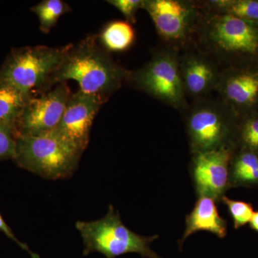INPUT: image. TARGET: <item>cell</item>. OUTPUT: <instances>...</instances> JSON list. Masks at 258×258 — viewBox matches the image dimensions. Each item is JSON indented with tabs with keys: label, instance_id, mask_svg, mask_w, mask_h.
I'll use <instances>...</instances> for the list:
<instances>
[{
	"label": "cell",
	"instance_id": "cell-1",
	"mask_svg": "<svg viewBox=\"0 0 258 258\" xmlns=\"http://www.w3.org/2000/svg\"><path fill=\"white\" fill-rule=\"evenodd\" d=\"M130 72L113 60L101 46L98 35H91L71 45L52 77V85L73 80L79 85V91L106 102L128 83Z\"/></svg>",
	"mask_w": 258,
	"mask_h": 258
},
{
	"label": "cell",
	"instance_id": "cell-2",
	"mask_svg": "<svg viewBox=\"0 0 258 258\" xmlns=\"http://www.w3.org/2000/svg\"><path fill=\"white\" fill-rule=\"evenodd\" d=\"M204 6L205 14L195 40L200 50L211 56L223 69L230 67L237 57H258L257 24L213 13Z\"/></svg>",
	"mask_w": 258,
	"mask_h": 258
},
{
	"label": "cell",
	"instance_id": "cell-3",
	"mask_svg": "<svg viewBox=\"0 0 258 258\" xmlns=\"http://www.w3.org/2000/svg\"><path fill=\"white\" fill-rule=\"evenodd\" d=\"M181 113L191 153L237 147L236 114L218 97L192 101Z\"/></svg>",
	"mask_w": 258,
	"mask_h": 258
},
{
	"label": "cell",
	"instance_id": "cell-4",
	"mask_svg": "<svg viewBox=\"0 0 258 258\" xmlns=\"http://www.w3.org/2000/svg\"><path fill=\"white\" fill-rule=\"evenodd\" d=\"M71 45L13 49L0 68V80L29 96L45 92Z\"/></svg>",
	"mask_w": 258,
	"mask_h": 258
},
{
	"label": "cell",
	"instance_id": "cell-5",
	"mask_svg": "<svg viewBox=\"0 0 258 258\" xmlns=\"http://www.w3.org/2000/svg\"><path fill=\"white\" fill-rule=\"evenodd\" d=\"M76 227L84 244L83 255L99 252L106 258H116L125 254L137 253L145 258H162L151 248V244L159 238V235L147 237L131 230L112 205L101 219L78 221Z\"/></svg>",
	"mask_w": 258,
	"mask_h": 258
},
{
	"label": "cell",
	"instance_id": "cell-6",
	"mask_svg": "<svg viewBox=\"0 0 258 258\" xmlns=\"http://www.w3.org/2000/svg\"><path fill=\"white\" fill-rule=\"evenodd\" d=\"M82 154L52 132L18 136L13 160L22 169L45 179H64L74 174Z\"/></svg>",
	"mask_w": 258,
	"mask_h": 258
},
{
	"label": "cell",
	"instance_id": "cell-7",
	"mask_svg": "<svg viewBox=\"0 0 258 258\" xmlns=\"http://www.w3.org/2000/svg\"><path fill=\"white\" fill-rule=\"evenodd\" d=\"M128 83L180 112L189 104L180 71V52L172 49L154 51L142 67L131 71Z\"/></svg>",
	"mask_w": 258,
	"mask_h": 258
},
{
	"label": "cell",
	"instance_id": "cell-8",
	"mask_svg": "<svg viewBox=\"0 0 258 258\" xmlns=\"http://www.w3.org/2000/svg\"><path fill=\"white\" fill-rule=\"evenodd\" d=\"M143 9L164 47L179 52L195 43L205 11L203 1L194 0H144Z\"/></svg>",
	"mask_w": 258,
	"mask_h": 258
},
{
	"label": "cell",
	"instance_id": "cell-9",
	"mask_svg": "<svg viewBox=\"0 0 258 258\" xmlns=\"http://www.w3.org/2000/svg\"><path fill=\"white\" fill-rule=\"evenodd\" d=\"M72 94L66 83L31 97L24 107L16 126L18 136H39L55 130Z\"/></svg>",
	"mask_w": 258,
	"mask_h": 258
},
{
	"label": "cell",
	"instance_id": "cell-10",
	"mask_svg": "<svg viewBox=\"0 0 258 258\" xmlns=\"http://www.w3.org/2000/svg\"><path fill=\"white\" fill-rule=\"evenodd\" d=\"M237 147L191 153L189 171L198 198L208 197L221 203L230 189V164Z\"/></svg>",
	"mask_w": 258,
	"mask_h": 258
},
{
	"label": "cell",
	"instance_id": "cell-11",
	"mask_svg": "<svg viewBox=\"0 0 258 258\" xmlns=\"http://www.w3.org/2000/svg\"><path fill=\"white\" fill-rule=\"evenodd\" d=\"M105 101L81 91L72 93L53 133L81 152L87 148L95 117Z\"/></svg>",
	"mask_w": 258,
	"mask_h": 258
},
{
	"label": "cell",
	"instance_id": "cell-12",
	"mask_svg": "<svg viewBox=\"0 0 258 258\" xmlns=\"http://www.w3.org/2000/svg\"><path fill=\"white\" fill-rule=\"evenodd\" d=\"M223 68L195 43L180 52V71L186 98L192 101L215 92Z\"/></svg>",
	"mask_w": 258,
	"mask_h": 258
},
{
	"label": "cell",
	"instance_id": "cell-13",
	"mask_svg": "<svg viewBox=\"0 0 258 258\" xmlns=\"http://www.w3.org/2000/svg\"><path fill=\"white\" fill-rule=\"evenodd\" d=\"M215 92L235 114L237 110L250 109L258 102L257 70L223 69Z\"/></svg>",
	"mask_w": 258,
	"mask_h": 258
},
{
	"label": "cell",
	"instance_id": "cell-14",
	"mask_svg": "<svg viewBox=\"0 0 258 258\" xmlns=\"http://www.w3.org/2000/svg\"><path fill=\"white\" fill-rule=\"evenodd\" d=\"M217 202L208 197L198 198L195 207L185 219L186 228L178 240L180 250L188 237L200 231L211 232L220 239L227 235V221L219 214Z\"/></svg>",
	"mask_w": 258,
	"mask_h": 258
},
{
	"label": "cell",
	"instance_id": "cell-15",
	"mask_svg": "<svg viewBox=\"0 0 258 258\" xmlns=\"http://www.w3.org/2000/svg\"><path fill=\"white\" fill-rule=\"evenodd\" d=\"M230 187L258 186V155L249 151L235 149L230 164Z\"/></svg>",
	"mask_w": 258,
	"mask_h": 258
},
{
	"label": "cell",
	"instance_id": "cell-16",
	"mask_svg": "<svg viewBox=\"0 0 258 258\" xmlns=\"http://www.w3.org/2000/svg\"><path fill=\"white\" fill-rule=\"evenodd\" d=\"M31 97L0 80V126L16 133L19 117Z\"/></svg>",
	"mask_w": 258,
	"mask_h": 258
},
{
	"label": "cell",
	"instance_id": "cell-17",
	"mask_svg": "<svg viewBox=\"0 0 258 258\" xmlns=\"http://www.w3.org/2000/svg\"><path fill=\"white\" fill-rule=\"evenodd\" d=\"M98 37L101 46L108 52H123L133 45L136 32L132 24L125 20H114L107 24Z\"/></svg>",
	"mask_w": 258,
	"mask_h": 258
},
{
	"label": "cell",
	"instance_id": "cell-18",
	"mask_svg": "<svg viewBox=\"0 0 258 258\" xmlns=\"http://www.w3.org/2000/svg\"><path fill=\"white\" fill-rule=\"evenodd\" d=\"M203 3L213 13L232 15L258 25L257 0H209L203 1Z\"/></svg>",
	"mask_w": 258,
	"mask_h": 258
},
{
	"label": "cell",
	"instance_id": "cell-19",
	"mask_svg": "<svg viewBox=\"0 0 258 258\" xmlns=\"http://www.w3.org/2000/svg\"><path fill=\"white\" fill-rule=\"evenodd\" d=\"M38 18L40 29L43 33H48L62 15L71 11V8L62 0H43L30 8Z\"/></svg>",
	"mask_w": 258,
	"mask_h": 258
},
{
	"label": "cell",
	"instance_id": "cell-20",
	"mask_svg": "<svg viewBox=\"0 0 258 258\" xmlns=\"http://www.w3.org/2000/svg\"><path fill=\"white\" fill-rule=\"evenodd\" d=\"M236 144L258 155V114L248 115L237 125Z\"/></svg>",
	"mask_w": 258,
	"mask_h": 258
},
{
	"label": "cell",
	"instance_id": "cell-21",
	"mask_svg": "<svg viewBox=\"0 0 258 258\" xmlns=\"http://www.w3.org/2000/svg\"><path fill=\"white\" fill-rule=\"evenodd\" d=\"M221 203L227 207L233 221L234 228L235 230L243 227L250 222L251 218L254 214V209L252 204L231 200L226 195L222 198Z\"/></svg>",
	"mask_w": 258,
	"mask_h": 258
},
{
	"label": "cell",
	"instance_id": "cell-22",
	"mask_svg": "<svg viewBox=\"0 0 258 258\" xmlns=\"http://www.w3.org/2000/svg\"><path fill=\"white\" fill-rule=\"evenodd\" d=\"M108 4L116 8L123 15L125 21L132 24L137 22V14L143 9L144 0H108Z\"/></svg>",
	"mask_w": 258,
	"mask_h": 258
},
{
	"label": "cell",
	"instance_id": "cell-23",
	"mask_svg": "<svg viewBox=\"0 0 258 258\" xmlns=\"http://www.w3.org/2000/svg\"><path fill=\"white\" fill-rule=\"evenodd\" d=\"M16 140L15 131L0 126V161L14 159Z\"/></svg>",
	"mask_w": 258,
	"mask_h": 258
},
{
	"label": "cell",
	"instance_id": "cell-24",
	"mask_svg": "<svg viewBox=\"0 0 258 258\" xmlns=\"http://www.w3.org/2000/svg\"><path fill=\"white\" fill-rule=\"evenodd\" d=\"M0 231L3 232V233L5 234L7 237H9L10 240L14 241L15 242H16L17 244H18L22 249H23L24 250L28 252L30 255L31 256L32 258H40V256L38 254L35 253V252H32V251L30 250V249L29 248L28 245L26 244L23 243L21 241L18 240L14 233H13V231H12L11 228L8 225V224L5 222L4 219L2 217L1 214H0Z\"/></svg>",
	"mask_w": 258,
	"mask_h": 258
},
{
	"label": "cell",
	"instance_id": "cell-25",
	"mask_svg": "<svg viewBox=\"0 0 258 258\" xmlns=\"http://www.w3.org/2000/svg\"><path fill=\"white\" fill-rule=\"evenodd\" d=\"M249 224V227L252 230L258 232V211L254 212L253 215H252Z\"/></svg>",
	"mask_w": 258,
	"mask_h": 258
}]
</instances>
